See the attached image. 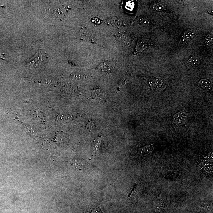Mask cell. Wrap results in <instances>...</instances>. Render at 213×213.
I'll list each match as a JSON object with an SVG mask.
<instances>
[{
    "instance_id": "cell-1",
    "label": "cell",
    "mask_w": 213,
    "mask_h": 213,
    "mask_svg": "<svg viewBox=\"0 0 213 213\" xmlns=\"http://www.w3.org/2000/svg\"><path fill=\"white\" fill-rule=\"evenodd\" d=\"M188 119V115L187 113L181 112L176 114L174 116L173 121L175 124L181 126L187 123Z\"/></svg>"
},
{
    "instance_id": "cell-2",
    "label": "cell",
    "mask_w": 213,
    "mask_h": 213,
    "mask_svg": "<svg viewBox=\"0 0 213 213\" xmlns=\"http://www.w3.org/2000/svg\"><path fill=\"white\" fill-rule=\"evenodd\" d=\"M80 35L82 40L92 43L95 42V39L93 35L92 32L88 29L82 28L80 30Z\"/></svg>"
},
{
    "instance_id": "cell-3",
    "label": "cell",
    "mask_w": 213,
    "mask_h": 213,
    "mask_svg": "<svg viewBox=\"0 0 213 213\" xmlns=\"http://www.w3.org/2000/svg\"><path fill=\"white\" fill-rule=\"evenodd\" d=\"M115 64L111 61L103 62L98 67V69L104 73H109L113 70Z\"/></svg>"
},
{
    "instance_id": "cell-4",
    "label": "cell",
    "mask_w": 213,
    "mask_h": 213,
    "mask_svg": "<svg viewBox=\"0 0 213 213\" xmlns=\"http://www.w3.org/2000/svg\"><path fill=\"white\" fill-rule=\"evenodd\" d=\"M154 148L152 145L145 146L139 149L138 152L142 156H146L150 155L153 152Z\"/></svg>"
},
{
    "instance_id": "cell-5",
    "label": "cell",
    "mask_w": 213,
    "mask_h": 213,
    "mask_svg": "<svg viewBox=\"0 0 213 213\" xmlns=\"http://www.w3.org/2000/svg\"><path fill=\"white\" fill-rule=\"evenodd\" d=\"M150 45V44L149 40L145 39L140 40L138 42L136 49L137 52H142L148 48Z\"/></svg>"
},
{
    "instance_id": "cell-6",
    "label": "cell",
    "mask_w": 213,
    "mask_h": 213,
    "mask_svg": "<svg viewBox=\"0 0 213 213\" xmlns=\"http://www.w3.org/2000/svg\"><path fill=\"white\" fill-rule=\"evenodd\" d=\"M195 36V34L192 31H188L183 34L181 38V41L183 43H186L191 41Z\"/></svg>"
},
{
    "instance_id": "cell-7",
    "label": "cell",
    "mask_w": 213,
    "mask_h": 213,
    "mask_svg": "<svg viewBox=\"0 0 213 213\" xmlns=\"http://www.w3.org/2000/svg\"><path fill=\"white\" fill-rule=\"evenodd\" d=\"M155 87L159 90H163L166 86V83L163 79L160 78H156L153 81Z\"/></svg>"
},
{
    "instance_id": "cell-8",
    "label": "cell",
    "mask_w": 213,
    "mask_h": 213,
    "mask_svg": "<svg viewBox=\"0 0 213 213\" xmlns=\"http://www.w3.org/2000/svg\"><path fill=\"white\" fill-rule=\"evenodd\" d=\"M68 12V10L65 7H60L58 8L56 11V15L59 18L62 19L66 16Z\"/></svg>"
},
{
    "instance_id": "cell-9",
    "label": "cell",
    "mask_w": 213,
    "mask_h": 213,
    "mask_svg": "<svg viewBox=\"0 0 213 213\" xmlns=\"http://www.w3.org/2000/svg\"><path fill=\"white\" fill-rule=\"evenodd\" d=\"M164 205L163 200L161 199H157L154 204V210L157 212H161L163 208Z\"/></svg>"
},
{
    "instance_id": "cell-10",
    "label": "cell",
    "mask_w": 213,
    "mask_h": 213,
    "mask_svg": "<svg viewBox=\"0 0 213 213\" xmlns=\"http://www.w3.org/2000/svg\"><path fill=\"white\" fill-rule=\"evenodd\" d=\"M198 84L200 87L205 90H208L211 87V84L208 80L203 79L199 81Z\"/></svg>"
},
{
    "instance_id": "cell-11",
    "label": "cell",
    "mask_w": 213,
    "mask_h": 213,
    "mask_svg": "<svg viewBox=\"0 0 213 213\" xmlns=\"http://www.w3.org/2000/svg\"><path fill=\"white\" fill-rule=\"evenodd\" d=\"M101 141H102V138L99 137L97 138L95 140L93 144V149L94 152L95 153L98 152L100 150V145H101Z\"/></svg>"
},
{
    "instance_id": "cell-12",
    "label": "cell",
    "mask_w": 213,
    "mask_h": 213,
    "mask_svg": "<svg viewBox=\"0 0 213 213\" xmlns=\"http://www.w3.org/2000/svg\"><path fill=\"white\" fill-rule=\"evenodd\" d=\"M137 21L139 24L142 26H148L150 24L149 20L145 17L143 16L139 17L138 18Z\"/></svg>"
},
{
    "instance_id": "cell-13",
    "label": "cell",
    "mask_w": 213,
    "mask_h": 213,
    "mask_svg": "<svg viewBox=\"0 0 213 213\" xmlns=\"http://www.w3.org/2000/svg\"><path fill=\"white\" fill-rule=\"evenodd\" d=\"M151 8L152 10L155 11H161L164 9L165 7L161 4L154 3L151 5Z\"/></svg>"
},
{
    "instance_id": "cell-14",
    "label": "cell",
    "mask_w": 213,
    "mask_h": 213,
    "mask_svg": "<svg viewBox=\"0 0 213 213\" xmlns=\"http://www.w3.org/2000/svg\"><path fill=\"white\" fill-rule=\"evenodd\" d=\"M118 23L117 19L116 17L108 18L105 21V23L109 25H117Z\"/></svg>"
},
{
    "instance_id": "cell-15",
    "label": "cell",
    "mask_w": 213,
    "mask_h": 213,
    "mask_svg": "<svg viewBox=\"0 0 213 213\" xmlns=\"http://www.w3.org/2000/svg\"><path fill=\"white\" fill-rule=\"evenodd\" d=\"M189 63L193 66H198L200 63V58L198 57H191L188 60Z\"/></svg>"
},
{
    "instance_id": "cell-16",
    "label": "cell",
    "mask_w": 213,
    "mask_h": 213,
    "mask_svg": "<svg viewBox=\"0 0 213 213\" xmlns=\"http://www.w3.org/2000/svg\"><path fill=\"white\" fill-rule=\"evenodd\" d=\"M213 35L211 34H208L206 36L205 42L206 45L210 46L212 44L213 42Z\"/></svg>"
},
{
    "instance_id": "cell-17",
    "label": "cell",
    "mask_w": 213,
    "mask_h": 213,
    "mask_svg": "<svg viewBox=\"0 0 213 213\" xmlns=\"http://www.w3.org/2000/svg\"><path fill=\"white\" fill-rule=\"evenodd\" d=\"M43 55H42L40 53H37V54L34 57V62H36V63H40L43 62L44 59L43 58Z\"/></svg>"
},
{
    "instance_id": "cell-18",
    "label": "cell",
    "mask_w": 213,
    "mask_h": 213,
    "mask_svg": "<svg viewBox=\"0 0 213 213\" xmlns=\"http://www.w3.org/2000/svg\"><path fill=\"white\" fill-rule=\"evenodd\" d=\"M92 22L94 24L100 25L102 23V20L98 17H94L91 19Z\"/></svg>"
},
{
    "instance_id": "cell-19",
    "label": "cell",
    "mask_w": 213,
    "mask_h": 213,
    "mask_svg": "<svg viewBox=\"0 0 213 213\" xmlns=\"http://www.w3.org/2000/svg\"><path fill=\"white\" fill-rule=\"evenodd\" d=\"M90 213H103L102 211L100 209V208L96 207L92 209L91 210Z\"/></svg>"
}]
</instances>
